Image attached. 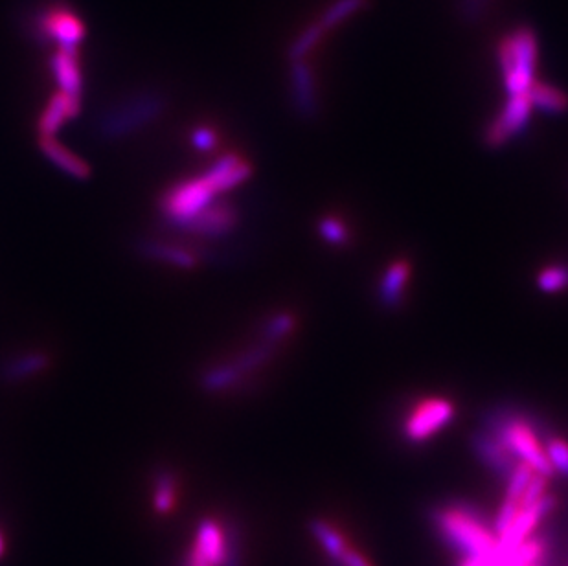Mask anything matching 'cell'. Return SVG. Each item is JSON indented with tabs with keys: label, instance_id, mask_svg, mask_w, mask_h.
<instances>
[{
	"label": "cell",
	"instance_id": "obj_35",
	"mask_svg": "<svg viewBox=\"0 0 568 566\" xmlns=\"http://www.w3.org/2000/svg\"><path fill=\"white\" fill-rule=\"evenodd\" d=\"M4 548H6V544H4V537L0 533V555L4 554Z\"/></svg>",
	"mask_w": 568,
	"mask_h": 566
},
{
	"label": "cell",
	"instance_id": "obj_10",
	"mask_svg": "<svg viewBox=\"0 0 568 566\" xmlns=\"http://www.w3.org/2000/svg\"><path fill=\"white\" fill-rule=\"evenodd\" d=\"M554 508H556V499L548 493L532 506L521 508L517 517H515V521L512 522V526L508 528V532L499 537V555L497 557L508 554L517 546L526 543L532 537L537 524L543 521L548 513H552Z\"/></svg>",
	"mask_w": 568,
	"mask_h": 566
},
{
	"label": "cell",
	"instance_id": "obj_20",
	"mask_svg": "<svg viewBox=\"0 0 568 566\" xmlns=\"http://www.w3.org/2000/svg\"><path fill=\"white\" fill-rule=\"evenodd\" d=\"M245 379V375L239 372L234 363H219L206 368L201 375V388L208 394H219L227 392L230 388L238 386Z\"/></svg>",
	"mask_w": 568,
	"mask_h": 566
},
{
	"label": "cell",
	"instance_id": "obj_25",
	"mask_svg": "<svg viewBox=\"0 0 568 566\" xmlns=\"http://www.w3.org/2000/svg\"><path fill=\"white\" fill-rule=\"evenodd\" d=\"M534 469L524 462H517L512 475L508 478V489H506V497L504 500L508 502H515L521 506V499H523L524 491L530 484L532 476H534Z\"/></svg>",
	"mask_w": 568,
	"mask_h": 566
},
{
	"label": "cell",
	"instance_id": "obj_31",
	"mask_svg": "<svg viewBox=\"0 0 568 566\" xmlns=\"http://www.w3.org/2000/svg\"><path fill=\"white\" fill-rule=\"evenodd\" d=\"M545 451L554 473L568 476V442L561 438H552L546 443Z\"/></svg>",
	"mask_w": 568,
	"mask_h": 566
},
{
	"label": "cell",
	"instance_id": "obj_16",
	"mask_svg": "<svg viewBox=\"0 0 568 566\" xmlns=\"http://www.w3.org/2000/svg\"><path fill=\"white\" fill-rule=\"evenodd\" d=\"M39 148L43 151L46 159L50 160L57 170L63 171L70 175L72 179H78V181H87L91 177V166L81 160L80 157H76L72 151L65 148L63 144H59L54 136L50 138H45L41 136L39 138Z\"/></svg>",
	"mask_w": 568,
	"mask_h": 566
},
{
	"label": "cell",
	"instance_id": "obj_28",
	"mask_svg": "<svg viewBox=\"0 0 568 566\" xmlns=\"http://www.w3.org/2000/svg\"><path fill=\"white\" fill-rule=\"evenodd\" d=\"M295 328L296 318L291 313H278L265 322L263 339L280 344L282 340L289 339Z\"/></svg>",
	"mask_w": 568,
	"mask_h": 566
},
{
	"label": "cell",
	"instance_id": "obj_21",
	"mask_svg": "<svg viewBox=\"0 0 568 566\" xmlns=\"http://www.w3.org/2000/svg\"><path fill=\"white\" fill-rule=\"evenodd\" d=\"M309 532L319 541L322 550L328 554L331 561L341 565L342 557L350 550L341 532L335 530L330 522L322 521V519H313L309 522Z\"/></svg>",
	"mask_w": 568,
	"mask_h": 566
},
{
	"label": "cell",
	"instance_id": "obj_36",
	"mask_svg": "<svg viewBox=\"0 0 568 566\" xmlns=\"http://www.w3.org/2000/svg\"><path fill=\"white\" fill-rule=\"evenodd\" d=\"M535 566H541V565H535Z\"/></svg>",
	"mask_w": 568,
	"mask_h": 566
},
{
	"label": "cell",
	"instance_id": "obj_8",
	"mask_svg": "<svg viewBox=\"0 0 568 566\" xmlns=\"http://www.w3.org/2000/svg\"><path fill=\"white\" fill-rule=\"evenodd\" d=\"M532 103L528 100V94H513L502 109V113L489 124L486 129V144L489 148H500L510 142L512 136L521 133L532 113Z\"/></svg>",
	"mask_w": 568,
	"mask_h": 566
},
{
	"label": "cell",
	"instance_id": "obj_9",
	"mask_svg": "<svg viewBox=\"0 0 568 566\" xmlns=\"http://www.w3.org/2000/svg\"><path fill=\"white\" fill-rule=\"evenodd\" d=\"M238 221V212L230 204L212 203L192 219L175 225V228L197 238L219 239L228 236Z\"/></svg>",
	"mask_w": 568,
	"mask_h": 566
},
{
	"label": "cell",
	"instance_id": "obj_22",
	"mask_svg": "<svg viewBox=\"0 0 568 566\" xmlns=\"http://www.w3.org/2000/svg\"><path fill=\"white\" fill-rule=\"evenodd\" d=\"M177 489V475L171 469L160 467L153 476V508L157 513L168 515L173 511L177 502Z\"/></svg>",
	"mask_w": 568,
	"mask_h": 566
},
{
	"label": "cell",
	"instance_id": "obj_27",
	"mask_svg": "<svg viewBox=\"0 0 568 566\" xmlns=\"http://www.w3.org/2000/svg\"><path fill=\"white\" fill-rule=\"evenodd\" d=\"M366 0H337L333 6H330L326 13L322 15L319 23L326 32L335 28L337 24L342 23L344 19H348L350 15L359 12L364 6Z\"/></svg>",
	"mask_w": 568,
	"mask_h": 566
},
{
	"label": "cell",
	"instance_id": "obj_7",
	"mask_svg": "<svg viewBox=\"0 0 568 566\" xmlns=\"http://www.w3.org/2000/svg\"><path fill=\"white\" fill-rule=\"evenodd\" d=\"M227 543L228 532L221 522L205 519L197 528L194 546L186 557V566H223Z\"/></svg>",
	"mask_w": 568,
	"mask_h": 566
},
{
	"label": "cell",
	"instance_id": "obj_3",
	"mask_svg": "<svg viewBox=\"0 0 568 566\" xmlns=\"http://www.w3.org/2000/svg\"><path fill=\"white\" fill-rule=\"evenodd\" d=\"M499 59L506 89L524 94L532 87L537 65V39L530 28H519L506 35L499 45Z\"/></svg>",
	"mask_w": 568,
	"mask_h": 566
},
{
	"label": "cell",
	"instance_id": "obj_15",
	"mask_svg": "<svg viewBox=\"0 0 568 566\" xmlns=\"http://www.w3.org/2000/svg\"><path fill=\"white\" fill-rule=\"evenodd\" d=\"M138 252L146 258V260L160 261L171 267H179L184 271H192L197 267V256L192 250L184 249L181 245H171L164 241H155V239H142L138 243Z\"/></svg>",
	"mask_w": 568,
	"mask_h": 566
},
{
	"label": "cell",
	"instance_id": "obj_29",
	"mask_svg": "<svg viewBox=\"0 0 568 566\" xmlns=\"http://www.w3.org/2000/svg\"><path fill=\"white\" fill-rule=\"evenodd\" d=\"M326 34V30L320 26V23L311 24L309 28H306L302 34L298 35L295 39V43L289 48V57L291 61H300L317 46L322 35Z\"/></svg>",
	"mask_w": 568,
	"mask_h": 566
},
{
	"label": "cell",
	"instance_id": "obj_17",
	"mask_svg": "<svg viewBox=\"0 0 568 566\" xmlns=\"http://www.w3.org/2000/svg\"><path fill=\"white\" fill-rule=\"evenodd\" d=\"M81 103L74 102L65 92L57 91L46 105L45 113L39 120V135L50 138L56 136L57 131L65 125L67 120L78 116Z\"/></svg>",
	"mask_w": 568,
	"mask_h": 566
},
{
	"label": "cell",
	"instance_id": "obj_1",
	"mask_svg": "<svg viewBox=\"0 0 568 566\" xmlns=\"http://www.w3.org/2000/svg\"><path fill=\"white\" fill-rule=\"evenodd\" d=\"M436 530L464 559H493L499 555V537L477 513L466 506H447L434 513Z\"/></svg>",
	"mask_w": 568,
	"mask_h": 566
},
{
	"label": "cell",
	"instance_id": "obj_13",
	"mask_svg": "<svg viewBox=\"0 0 568 566\" xmlns=\"http://www.w3.org/2000/svg\"><path fill=\"white\" fill-rule=\"evenodd\" d=\"M50 355L46 351L30 350L13 355L10 359H6L4 363H0V381L2 383H23L32 379L35 375L43 374L45 370L50 368Z\"/></svg>",
	"mask_w": 568,
	"mask_h": 566
},
{
	"label": "cell",
	"instance_id": "obj_11",
	"mask_svg": "<svg viewBox=\"0 0 568 566\" xmlns=\"http://www.w3.org/2000/svg\"><path fill=\"white\" fill-rule=\"evenodd\" d=\"M41 30L56 41L57 48L69 50H78L85 37V24L81 23L80 17L65 8H54L46 12L41 19Z\"/></svg>",
	"mask_w": 568,
	"mask_h": 566
},
{
	"label": "cell",
	"instance_id": "obj_19",
	"mask_svg": "<svg viewBox=\"0 0 568 566\" xmlns=\"http://www.w3.org/2000/svg\"><path fill=\"white\" fill-rule=\"evenodd\" d=\"M410 280V263L407 260H398L390 263L387 272L383 274L381 287H379V298L381 304L387 307H396L403 293L407 289Z\"/></svg>",
	"mask_w": 568,
	"mask_h": 566
},
{
	"label": "cell",
	"instance_id": "obj_30",
	"mask_svg": "<svg viewBox=\"0 0 568 566\" xmlns=\"http://www.w3.org/2000/svg\"><path fill=\"white\" fill-rule=\"evenodd\" d=\"M319 232L324 241H328L330 245H335V247H342L350 241V230L339 217L330 216L320 219Z\"/></svg>",
	"mask_w": 568,
	"mask_h": 566
},
{
	"label": "cell",
	"instance_id": "obj_23",
	"mask_svg": "<svg viewBox=\"0 0 568 566\" xmlns=\"http://www.w3.org/2000/svg\"><path fill=\"white\" fill-rule=\"evenodd\" d=\"M532 107H537L548 114L565 113L568 109V96L561 89L552 87L548 83L534 81L532 87L526 91Z\"/></svg>",
	"mask_w": 568,
	"mask_h": 566
},
{
	"label": "cell",
	"instance_id": "obj_26",
	"mask_svg": "<svg viewBox=\"0 0 568 566\" xmlns=\"http://www.w3.org/2000/svg\"><path fill=\"white\" fill-rule=\"evenodd\" d=\"M537 287L548 295L561 293V291L568 289L567 265H552V267L543 269L537 276Z\"/></svg>",
	"mask_w": 568,
	"mask_h": 566
},
{
	"label": "cell",
	"instance_id": "obj_33",
	"mask_svg": "<svg viewBox=\"0 0 568 566\" xmlns=\"http://www.w3.org/2000/svg\"><path fill=\"white\" fill-rule=\"evenodd\" d=\"M192 146L199 151H205V153H210L217 148L219 144V138H217L216 131H212L210 127H197L192 131Z\"/></svg>",
	"mask_w": 568,
	"mask_h": 566
},
{
	"label": "cell",
	"instance_id": "obj_5",
	"mask_svg": "<svg viewBox=\"0 0 568 566\" xmlns=\"http://www.w3.org/2000/svg\"><path fill=\"white\" fill-rule=\"evenodd\" d=\"M493 432L499 434L500 440L508 447V451L513 454L517 462L530 465L535 473L546 478L554 475L545 447L539 442L534 427L528 421L521 418L510 419L500 427L499 431Z\"/></svg>",
	"mask_w": 568,
	"mask_h": 566
},
{
	"label": "cell",
	"instance_id": "obj_14",
	"mask_svg": "<svg viewBox=\"0 0 568 566\" xmlns=\"http://www.w3.org/2000/svg\"><path fill=\"white\" fill-rule=\"evenodd\" d=\"M52 70H54L59 91L65 92L74 102L81 103L83 81H81L80 63H78V50L57 48L56 56L52 59Z\"/></svg>",
	"mask_w": 568,
	"mask_h": 566
},
{
	"label": "cell",
	"instance_id": "obj_18",
	"mask_svg": "<svg viewBox=\"0 0 568 566\" xmlns=\"http://www.w3.org/2000/svg\"><path fill=\"white\" fill-rule=\"evenodd\" d=\"M293 91H295L296 109L304 118H311L317 114V89L313 72L304 59L293 61Z\"/></svg>",
	"mask_w": 568,
	"mask_h": 566
},
{
	"label": "cell",
	"instance_id": "obj_2",
	"mask_svg": "<svg viewBox=\"0 0 568 566\" xmlns=\"http://www.w3.org/2000/svg\"><path fill=\"white\" fill-rule=\"evenodd\" d=\"M166 109L160 92H140L109 107L96 120V133L103 140H120L135 135L146 125L155 122Z\"/></svg>",
	"mask_w": 568,
	"mask_h": 566
},
{
	"label": "cell",
	"instance_id": "obj_32",
	"mask_svg": "<svg viewBox=\"0 0 568 566\" xmlns=\"http://www.w3.org/2000/svg\"><path fill=\"white\" fill-rule=\"evenodd\" d=\"M546 489H548V478L539 473H534L530 484L526 487L524 491L523 499H521V508H526V506H532L535 502L543 499L546 495Z\"/></svg>",
	"mask_w": 568,
	"mask_h": 566
},
{
	"label": "cell",
	"instance_id": "obj_34",
	"mask_svg": "<svg viewBox=\"0 0 568 566\" xmlns=\"http://www.w3.org/2000/svg\"><path fill=\"white\" fill-rule=\"evenodd\" d=\"M339 566H372V563L363 554H359V552H355V550L350 548L342 557L341 565Z\"/></svg>",
	"mask_w": 568,
	"mask_h": 566
},
{
	"label": "cell",
	"instance_id": "obj_24",
	"mask_svg": "<svg viewBox=\"0 0 568 566\" xmlns=\"http://www.w3.org/2000/svg\"><path fill=\"white\" fill-rule=\"evenodd\" d=\"M276 348H278L276 342L263 339L262 342H258L256 346H252L249 350L243 351L238 359L232 361V363H234V366L238 368L241 374L247 377L250 372H256L258 368H262L263 364L269 363V361L273 359L274 353H276Z\"/></svg>",
	"mask_w": 568,
	"mask_h": 566
},
{
	"label": "cell",
	"instance_id": "obj_12",
	"mask_svg": "<svg viewBox=\"0 0 568 566\" xmlns=\"http://www.w3.org/2000/svg\"><path fill=\"white\" fill-rule=\"evenodd\" d=\"M473 449L480 458V462L488 465L493 473H497L506 480L510 478L515 465H517V460L513 458L508 447L500 440L497 432H478V434H475L473 436Z\"/></svg>",
	"mask_w": 568,
	"mask_h": 566
},
{
	"label": "cell",
	"instance_id": "obj_6",
	"mask_svg": "<svg viewBox=\"0 0 568 566\" xmlns=\"http://www.w3.org/2000/svg\"><path fill=\"white\" fill-rule=\"evenodd\" d=\"M453 418H455V405L449 399L429 397L412 408L409 418L405 419L403 434L409 442H425L436 432L447 427Z\"/></svg>",
	"mask_w": 568,
	"mask_h": 566
},
{
	"label": "cell",
	"instance_id": "obj_4",
	"mask_svg": "<svg viewBox=\"0 0 568 566\" xmlns=\"http://www.w3.org/2000/svg\"><path fill=\"white\" fill-rule=\"evenodd\" d=\"M216 181L205 173L192 181L179 182L160 197V210L171 227L203 212L219 195Z\"/></svg>",
	"mask_w": 568,
	"mask_h": 566
}]
</instances>
